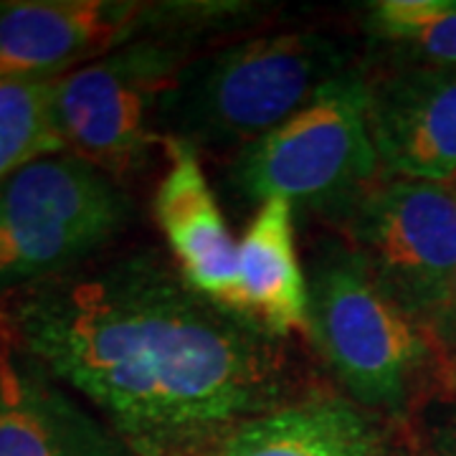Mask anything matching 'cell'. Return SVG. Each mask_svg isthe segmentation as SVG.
I'll list each match as a JSON object with an SVG mask.
<instances>
[{"label": "cell", "mask_w": 456, "mask_h": 456, "mask_svg": "<svg viewBox=\"0 0 456 456\" xmlns=\"http://www.w3.org/2000/svg\"><path fill=\"white\" fill-rule=\"evenodd\" d=\"M434 456H456V416L441 426L434 436Z\"/></svg>", "instance_id": "obj_17"}, {"label": "cell", "mask_w": 456, "mask_h": 456, "mask_svg": "<svg viewBox=\"0 0 456 456\" xmlns=\"http://www.w3.org/2000/svg\"><path fill=\"white\" fill-rule=\"evenodd\" d=\"M203 456H391L388 436L342 395H307L239 424Z\"/></svg>", "instance_id": "obj_12"}, {"label": "cell", "mask_w": 456, "mask_h": 456, "mask_svg": "<svg viewBox=\"0 0 456 456\" xmlns=\"http://www.w3.org/2000/svg\"><path fill=\"white\" fill-rule=\"evenodd\" d=\"M431 340L441 345V347H446V350H456V279L452 294H449V302L441 312L439 322L431 327Z\"/></svg>", "instance_id": "obj_16"}, {"label": "cell", "mask_w": 456, "mask_h": 456, "mask_svg": "<svg viewBox=\"0 0 456 456\" xmlns=\"http://www.w3.org/2000/svg\"><path fill=\"white\" fill-rule=\"evenodd\" d=\"M383 178L368 125V77L353 69L327 84L277 130L241 147L231 165L239 196L338 216Z\"/></svg>", "instance_id": "obj_4"}, {"label": "cell", "mask_w": 456, "mask_h": 456, "mask_svg": "<svg viewBox=\"0 0 456 456\" xmlns=\"http://www.w3.org/2000/svg\"><path fill=\"white\" fill-rule=\"evenodd\" d=\"M132 221L122 183L71 152L23 165L0 183V294L61 277Z\"/></svg>", "instance_id": "obj_5"}, {"label": "cell", "mask_w": 456, "mask_h": 456, "mask_svg": "<svg viewBox=\"0 0 456 456\" xmlns=\"http://www.w3.org/2000/svg\"><path fill=\"white\" fill-rule=\"evenodd\" d=\"M368 125L383 178L452 183L456 66L401 64L368 79Z\"/></svg>", "instance_id": "obj_9"}, {"label": "cell", "mask_w": 456, "mask_h": 456, "mask_svg": "<svg viewBox=\"0 0 456 456\" xmlns=\"http://www.w3.org/2000/svg\"><path fill=\"white\" fill-rule=\"evenodd\" d=\"M340 221L380 289L431 335L456 279V196L449 185L380 178Z\"/></svg>", "instance_id": "obj_8"}, {"label": "cell", "mask_w": 456, "mask_h": 456, "mask_svg": "<svg viewBox=\"0 0 456 456\" xmlns=\"http://www.w3.org/2000/svg\"><path fill=\"white\" fill-rule=\"evenodd\" d=\"M241 314L279 340L310 330L307 274L294 246V206L269 198L239 241Z\"/></svg>", "instance_id": "obj_13"}, {"label": "cell", "mask_w": 456, "mask_h": 456, "mask_svg": "<svg viewBox=\"0 0 456 456\" xmlns=\"http://www.w3.org/2000/svg\"><path fill=\"white\" fill-rule=\"evenodd\" d=\"M163 150L167 167L152 198V216L163 231L173 264L198 294L231 314L244 317L239 292V241H233L216 203L198 150L173 137H165Z\"/></svg>", "instance_id": "obj_11"}, {"label": "cell", "mask_w": 456, "mask_h": 456, "mask_svg": "<svg viewBox=\"0 0 456 456\" xmlns=\"http://www.w3.org/2000/svg\"><path fill=\"white\" fill-rule=\"evenodd\" d=\"M446 185H449V191H452V193L456 196V175H454V180H452V183H446Z\"/></svg>", "instance_id": "obj_18"}, {"label": "cell", "mask_w": 456, "mask_h": 456, "mask_svg": "<svg viewBox=\"0 0 456 456\" xmlns=\"http://www.w3.org/2000/svg\"><path fill=\"white\" fill-rule=\"evenodd\" d=\"M0 456H130L112 426L84 408L18 345L3 314Z\"/></svg>", "instance_id": "obj_10"}, {"label": "cell", "mask_w": 456, "mask_h": 456, "mask_svg": "<svg viewBox=\"0 0 456 456\" xmlns=\"http://www.w3.org/2000/svg\"><path fill=\"white\" fill-rule=\"evenodd\" d=\"M347 71L350 51L307 28L198 53L165 94L160 134L196 150L251 145Z\"/></svg>", "instance_id": "obj_2"}, {"label": "cell", "mask_w": 456, "mask_h": 456, "mask_svg": "<svg viewBox=\"0 0 456 456\" xmlns=\"http://www.w3.org/2000/svg\"><path fill=\"white\" fill-rule=\"evenodd\" d=\"M0 314L132 456L206 454L239 424L294 401L287 340L213 305L155 248L18 289Z\"/></svg>", "instance_id": "obj_1"}, {"label": "cell", "mask_w": 456, "mask_h": 456, "mask_svg": "<svg viewBox=\"0 0 456 456\" xmlns=\"http://www.w3.org/2000/svg\"><path fill=\"white\" fill-rule=\"evenodd\" d=\"M310 340L353 403L403 413L434 355V340L380 289L350 246L327 244L307 274Z\"/></svg>", "instance_id": "obj_3"}, {"label": "cell", "mask_w": 456, "mask_h": 456, "mask_svg": "<svg viewBox=\"0 0 456 456\" xmlns=\"http://www.w3.org/2000/svg\"><path fill=\"white\" fill-rule=\"evenodd\" d=\"M362 26L408 64L456 66V0L368 3Z\"/></svg>", "instance_id": "obj_14"}, {"label": "cell", "mask_w": 456, "mask_h": 456, "mask_svg": "<svg viewBox=\"0 0 456 456\" xmlns=\"http://www.w3.org/2000/svg\"><path fill=\"white\" fill-rule=\"evenodd\" d=\"M196 33H158L79 66L53 82V114L66 152L110 178L142 170L163 147L160 107L198 56Z\"/></svg>", "instance_id": "obj_6"}, {"label": "cell", "mask_w": 456, "mask_h": 456, "mask_svg": "<svg viewBox=\"0 0 456 456\" xmlns=\"http://www.w3.org/2000/svg\"><path fill=\"white\" fill-rule=\"evenodd\" d=\"M56 79H0V183L38 158L66 152L53 114Z\"/></svg>", "instance_id": "obj_15"}, {"label": "cell", "mask_w": 456, "mask_h": 456, "mask_svg": "<svg viewBox=\"0 0 456 456\" xmlns=\"http://www.w3.org/2000/svg\"><path fill=\"white\" fill-rule=\"evenodd\" d=\"M256 13L241 0H3L0 79H59L147 36L206 38Z\"/></svg>", "instance_id": "obj_7"}]
</instances>
